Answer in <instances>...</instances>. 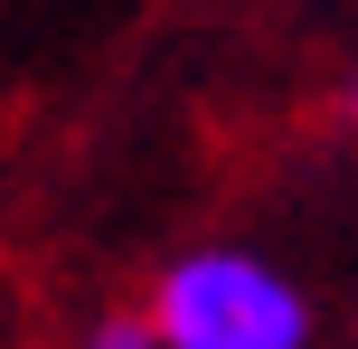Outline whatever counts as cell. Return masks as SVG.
<instances>
[{"mask_svg": "<svg viewBox=\"0 0 358 349\" xmlns=\"http://www.w3.org/2000/svg\"><path fill=\"white\" fill-rule=\"evenodd\" d=\"M161 349H311V293L255 245H189L151 283Z\"/></svg>", "mask_w": 358, "mask_h": 349, "instance_id": "cell-1", "label": "cell"}, {"mask_svg": "<svg viewBox=\"0 0 358 349\" xmlns=\"http://www.w3.org/2000/svg\"><path fill=\"white\" fill-rule=\"evenodd\" d=\"M76 349H161V331H151V312H94Z\"/></svg>", "mask_w": 358, "mask_h": 349, "instance_id": "cell-2", "label": "cell"}, {"mask_svg": "<svg viewBox=\"0 0 358 349\" xmlns=\"http://www.w3.org/2000/svg\"><path fill=\"white\" fill-rule=\"evenodd\" d=\"M340 113H358V76H349V85H340Z\"/></svg>", "mask_w": 358, "mask_h": 349, "instance_id": "cell-3", "label": "cell"}]
</instances>
